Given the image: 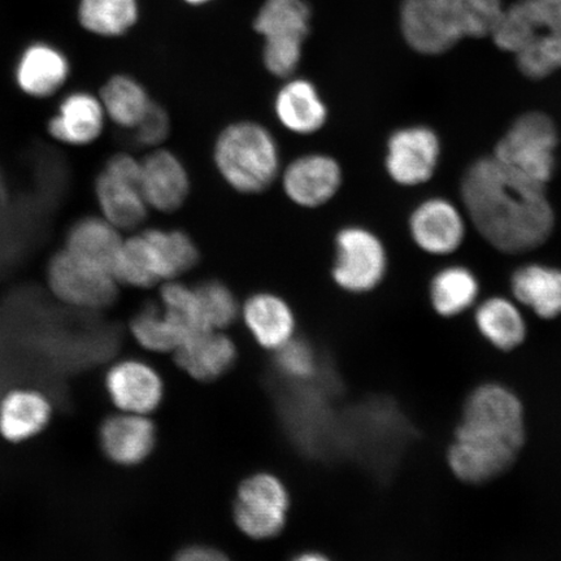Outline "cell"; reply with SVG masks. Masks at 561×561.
Masks as SVG:
<instances>
[{"mask_svg":"<svg viewBox=\"0 0 561 561\" xmlns=\"http://www.w3.org/2000/svg\"><path fill=\"white\" fill-rule=\"evenodd\" d=\"M459 196L471 228L502 255H528L556 233L558 215L549 187L510 170L491 153L467 165Z\"/></svg>","mask_w":561,"mask_h":561,"instance_id":"6da1fadb","label":"cell"},{"mask_svg":"<svg viewBox=\"0 0 561 561\" xmlns=\"http://www.w3.org/2000/svg\"><path fill=\"white\" fill-rule=\"evenodd\" d=\"M502 0H402L399 31L412 51L439 56L466 38L490 37Z\"/></svg>","mask_w":561,"mask_h":561,"instance_id":"7a4b0ae2","label":"cell"},{"mask_svg":"<svg viewBox=\"0 0 561 561\" xmlns=\"http://www.w3.org/2000/svg\"><path fill=\"white\" fill-rule=\"evenodd\" d=\"M454 442L497 465H514L525 442L520 398L500 382L477 386L462 407Z\"/></svg>","mask_w":561,"mask_h":561,"instance_id":"3957f363","label":"cell"},{"mask_svg":"<svg viewBox=\"0 0 561 561\" xmlns=\"http://www.w3.org/2000/svg\"><path fill=\"white\" fill-rule=\"evenodd\" d=\"M490 37L514 56L526 79H549L561 70V0H517L504 7Z\"/></svg>","mask_w":561,"mask_h":561,"instance_id":"277c9868","label":"cell"},{"mask_svg":"<svg viewBox=\"0 0 561 561\" xmlns=\"http://www.w3.org/2000/svg\"><path fill=\"white\" fill-rule=\"evenodd\" d=\"M213 160L227 186L242 195L265 193L284 168L277 138L254 121L224 126L214 142Z\"/></svg>","mask_w":561,"mask_h":561,"instance_id":"5b68a950","label":"cell"},{"mask_svg":"<svg viewBox=\"0 0 561 561\" xmlns=\"http://www.w3.org/2000/svg\"><path fill=\"white\" fill-rule=\"evenodd\" d=\"M199 261L198 244L186 231L145 229L124 238L114 276L121 286L151 289L186 275Z\"/></svg>","mask_w":561,"mask_h":561,"instance_id":"8992f818","label":"cell"},{"mask_svg":"<svg viewBox=\"0 0 561 561\" xmlns=\"http://www.w3.org/2000/svg\"><path fill=\"white\" fill-rule=\"evenodd\" d=\"M560 142L559 126L552 116L533 110L511 122L490 153L523 178L549 187L558 173Z\"/></svg>","mask_w":561,"mask_h":561,"instance_id":"52a82bcc","label":"cell"},{"mask_svg":"<svg viewBox=\"0 0 561 561\" xmlns=\"http://www.w3.org/2000/svg\"><path fill=\"white\" fill-rule=\"evenodd\" d=\"M389 271L388 245L375 230L350 224L336 231L331 275L339 289L366 296L385 283Z\"/></svg>","mask_w":561,"mask_h":561,"instance_id":"ba28073f","label":"cell"},{"mask_svg":"<svg viewBox=\"0 0 561 561\" xmlns=\"http://www.w3.org/2000/svg\"><path fill=\"white\" fill-rule=\"evenodd\" d=\"M444 159V140L430 124H409L386 139L383 170L392 184L417 188L431 184Z\"/></svg>","mask_w":561,"mask_h":561,"instance_id":"9c48e42d","label":"cell"},{"mask_svg":"<svg viewBox=\"0 0 561 561\" xmlns=\"http://www.w3.org/2000/svg\"><path fill=\"white\" fill-rule=\"evenodd\" d=\"M469 229L461 203L445 195L425 196L407 217V231L413 245L432 257H451L465 248Z\"/></svg>","mask_w":561,"mask_h":561,"instance_id":"30bf717a","label":"cell"},{"mask_svg":"<svg viewBox=\"0 0 561 561\" xmlns=\"http://www.w3.org/2000/svg\"><path fill=\"white\" fill-rule=\"evenodd\" d=\"M140 160L121 152L111 157L94 185L95 199L101 216L123 233H130L144 226L149 206L140 192Z\"/></svg>","mask_w":561,"mask_h":561,"instance_id":"8fae6325","label":"cell"},{"mask_svg":"<svg viewBox=\"0 0 561 561\" xmlns=\"http://www.w3.org/2000/svg\"><path fill=\"white\" fill-rule=\"evenodd\" d=\"M46 276L53 296L79 310H103L115 304L121 289L111 272L80 261L66 249L51 257Z\"/></svg>","mask_w":561,"mask_h":561,"instance_id":"7c38bea8","label":"cell"},{"mask_svg":"<svg viewBox=\"0 0 561 561\" xmlns=\"http://www.w3.org/2000/svg\"><path fill=\"white\" fill-rule=\"evenodd\" d=\"M342 165L331 153H301L283 168L280 187L294 206L321 208L339 195L343 185Z\"/></svg>","mask_w":561,"mask_h":561,"instance_id":"4fadbf2b","label":"cell"},{"mask_svg":"<svg viewBox=\"0 0 561 561\" xmlns=\"http://www.w3.org/2000/svg\"><path fill=\"white\" fill-rule=\"evenodd\" d=\"M287 510L289 495L283 483L271 474H255L238 490L234 520L251 538H272L284 528Z\"/></svg>","mask_w":561,"mask_h":561,"instance_id":"5bb4252c","label":"cell"},{"mask_svg":"<svg viewBox=\"0 0 561 561\" xmlns=\"http://www.w3.org/2000/svg\"><path fill=\"white\" fill-rule=\"evenodd\" d=\"M104 389L118 412L149 415L163 401L164 382L151 364L140 359L118 360L105 371Z\"/></svg>","mask_w":561,"mask_h":561,"instance_id":"9a60e30c","label":"cell"},{"mask_svg":"<svg viewBox=\"0 0 561 561\" xmlns=\"http://www.w3.org/2000/svg\"><path fill=\"white\" fill-rule=\"evenodd\" d=\"M139 185L150 209L172 214L188 199L192 178L178 153L158 147L140 159Z\"/></svg>","mask_w":561,"mask_h":561,"instance_id":"2e32d148","label":"cell"},{"mask_svg":"<svg viewBox=\"0 0 561 561\" xmlns=\"http://www.w3.org/2000/svg\"><path fill=\"white\" fill-rule=\"evenodd\" d=\"M273 114L291 135L310 137L325 128L331 112L316 83L296 75L276 91Z\"/></svg>","mask_w":561,"mask_h":561,"instance_id":"e0dca14e","label":"cell"},{"mask_svg":"<svg viewBox=\"0 0 561 561\" xmlns=\"http://www.w3.org/2000/svg\"><path fill=\"white\" fill-rule=\"evenodd\" d=\"M510 296L537 319L561 318V266L546 262L517 265L508 278Z\"/></svg>","mask_w":561,"mask_h":561,"instance_id":"ac0fdd59","label":"cell"},{"mask_svg":"<svg viewBox=\"0 0 561 561\" xmlns=\"http://www.w3.org/2000/svg\"><path fill=\"white\" fill-rule=\"evenodd\" d=\"M156 442V425L145 415L117 412L104 419L100 427L102 451L117 466L140 465L149 458Z\"/></svg>","mask_w":561,"mask_h":561,"instance_id":"d6986e66","label":"cell"},{"mask_svg":"<svg viewBox=\"0 0 561 561\" xmlns=\"http://www.w3.org/2000/svg\"><path fill=\"white\" fill-rule=\"evenodd\" d=\"M472 313L477 333L502 353L520 348L528 339L529 325L525 310L510 294H493L481 298Z\"/></svg>","mask_w":561,"mask_h":561,"instance_id":"ffe728a7","label":"cell"},{"mask_svg":"<svg viewBox=\"0 0 561 561\" xmlns=\"http://www.w3.org/2000/svg\"><path fill=\"white\" fill-rule=\"evenodd\" d=\"M242 320L257 343L266 350H279L294 340L297 319L289 301L273 291H256L243 300Z\"/></svg>","mask_w":561,"mask_h":561,"instance_id":"44dd1931","label":"cell"},{"mask_svg":"<svg viewBox=\"0 0 561 561\" xmlns=\"http://www.w3.org/2000/svg\"><path fill=\"white\" fill-rule=\"evenodd\" d=\"M54 404L44 391L16 388L0 399V437L10 444L38 437L50 425Z\"/></svg>","mask_w":561,"mask_h":561,"instance_id":"7402d4cb","label":"cell"},{"mask_svg":"<svg viewBox=\"0 0 561 561\" xmlns=\"http://www.w3.org/2000/svg\"><path fill=\"white\" fill-rule=\"evenodd\" d=\"M482 284L471 266L448 263L433 273L427 284V301L440 319L453 320L474 310L481 299Z\"/></svg>","mask_w":561,"mask_h":561,"instance_id":"603a6c76","label":"cell"},{"mask_svg":"<svg viewBox=\"0 0 561 561\" xmlns=\"http://www.w3.org/2000/svg\"><path fill=\"white\" fill-rule=\"evenodd\" d=\"M105 121L107 116L100 96L79 91L61 102L48 123V133L62 145L85 147L102 137Z\"/></svg>","mask_w":561,"mask_h":561,"instance_id":"cb8c5ba5","label":"cell"},{"mask_svg":"<svg viewBox=\"0 0 561 561\" xmlns=\"http://www.w3.org/2000/svg\"><path fill=\"white\" fill-rule=\"evenodd\" d=\"M175 363L195 380L213 381L234 366L237 347L221 331L188 335L174 351Z\"/></svg>","mask_w":561,"mask_h":561,"instance_id":"d4e9b609","label":"cell"},{"mask_svg":"<svg viewBox=\"0 0 561 561\" xmlns=\"http://www.w3.org/2000/svg\"><path fill=\"white\" fill-rule=\"evenodd\" d=\"M254 32L271 44H304L312 31L307 0H264L252 20Z\"/></svg>","mask_w":561,"mask_h":561,"instance_id":"484cf974","label":"cell"},{"mask_svg":"<svg viewBox=\"0 0 561 561\" xmlns=\"http://www.w3.org/2000/svg\"><path fill=\"white\" fill-rule=\"evenodd\" d=\"M124 238L123 231L112 226L102 216L83 217L70 228L62 249L80 261L114 275V266Z\"/></svg>","mask_w":561,"mask_h":561,"instance_id":"4316f807","label":"cell"},{"mask_svg":"<svg viewBox=\"0 0 561 561\" xmlns=\"http://www.w3.org/2000/svg\"><path fill=\"white\" fill-rule=\"evenodd\" d=\"M69 76L65 55L45 44L26 48L16 68V83L24 94L48 98L58 93Z\"/></svg>","mask_w":561,"mask_h":561,"instance_id":"83f0119b","label":"cell"},{"mask_svg":"<svg viewBox=\"0 0 561 561\" xmlns=\"http://www.w3.org/2000/svg\"><path fill=\"white\" fill-rule=\"evenodd\" d=\"M100 100L108 121L129 131L137 128L153 104L142 83L125 75L112 77Z\"/></svg>","mask_w":561,"mask_h":561,"instance_id":"f1b7e54d","label":"cell"},{"mask_svg":"<svg viewBox=\"0 0 561 561\" xmlns=\"http://www.w3.org/2000/svg\"><path fill=\"white\" fill-rule=\"evenodd\" d=\"M139 18L138 0H81L80 23L102 37H118L129 32Z\"/></svg>","mask_w":561,"mask_h":561,"instance_id":"f546056e","label":"cell"},{"mask_svg":"<svg viewBox=\"0 0 561 561\" xmlns=\"http://www.w3.org/2000/svg\"><path fill=\"white\" fill-rule=\"evenodd\" d=\"M130 334L140 347L151 353H174L185 340L161 305H147L135 314L129 324Z\"/></svg>","mask_w":561,"mask_h":561,"instance_id":"4dcf8cb0","label":"cell"},{"mask_svg":"<svg viewBox=\"0 0 561 561\" xmlns=\"http://www.w3.org/2000/svg\"><path fill=\"white\" fill-rule=\"evenodd\" d=\"M195 289L198 291L203 318L209 331H222L240 316V301L222 280L206 279L196 285Z\"/></svg>","mask_w":561,"mask_h":561,"instance_id":"1f68e13d","label":"cell"},{"mask_svg":"<svg viewBox=\"0 0 561 561\" xmlns=\"http://www.w3.org/2000/svg\"><path fill=\"white\" fill-rule=\"evenodd\" d=\"M276 367L279 375L291 381H310L318 375V356L306 341L291 340L276 351Z\"/></svg>","mask_w":561,"mask_h":561,"instance_id":"d6a6232c","label":"cell"},{"mask_svg":"<svg viewBox=\"0 0 561 561\" xmlns=\"http://www.w3.org/2000/svg\"><path fill=\"white\" fill-rule=\"evenodd\" d=\"M131 133L138 146L149 147L152 150L158 149L170 136V115L160 104L153 102L144 121Z\"/></svg>","mask_w":561,"mask_h":561,"instance_id":"836d02e7","label":"cell"},{"mask_svg":"<svg viewBox=\"0 0 561 561\" xmlns=\"http://www.w3.org/2000/svg\"><path fill=\"white\" fill-rule=\"evenodd\" d=\"M173 561H230L222 552L206 546H191L178 552Z\"/></svg>","mask_w":561,"mask_h":561,"instance_id":"e575fe53","label":"cell"},{"mask_svg":"<svg viewBox=\"0 0 561 561\" xmlns=\"http://www.w3.org/2000/svg\"><path fill=\"white\" fill-rule=\"evenodd\" d=\"M293 561H331L324 556H320V553L316 552H307L304 553V556H299L298 558L294 559Z\"/></svg>","mask_w":561,"mask_h":561,"instance_id":"d590c367","label":"cell"},{"mask_svg":"<svg viewBox=\"0 0 561 561\" xmlns=\"http://www.w3.org/2000/svg\"><path fill=\"white\" fill-rule=\"evenodd\" d=\"M187 5L194 7V9H199V7H206L210 3L216 2V0H182Z\"/></svg>","mask_w":561,"mask_h":561,"instance_id":"8d00e7d4","label":"cell"}]
</instances>
